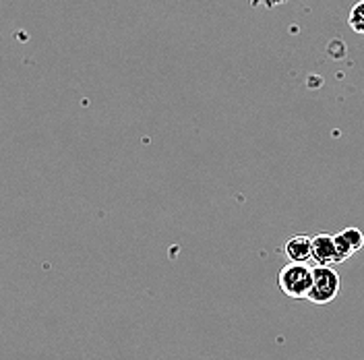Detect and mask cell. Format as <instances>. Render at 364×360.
I'll list each match as a JSON object with an SVG mask.
<instances>
[{
	"instance_id": "obj_1",
	"label": "cell",
	"mask_w": 364,
	"mask_h": 360,
	"mask_svg": "<svg viewBox=\"0 0 364 360\" xmlns=\"http://www.w3.org/2000/svg\"><path fill=\"white\" fill-rule=\"evenodd\" d=\"M313 284V268L309 263H286L277 273V288L294 300H306Z\"/></svg>"
},
{
	"instance_id": "obj_2",
	"label": "cell",
	"mask_w": 364,
	"mask_h": 360,
	"mask_svg": "<svg viewBox=\"0 0 364 360\" xmlns=\"http://www.w3.org/2000/svg\"><path fill=\"white\" fill-rule=\"evenodd\" d=\"M341 290L340 273L333 268H313V284L306 294V300L311 305L325 307L331 305Z\"/></svg>"
},
{
	"instance_id": "obj_3",
	"label": "cell",
	"mask_w": 364,
	"mask_h": 360,
	"mask_svg": "<svg viewBox=\"0 0 364 360\" xmlns=\"http://www.w3.org/2000/svg\"><path fill=\"white\" fill-rule=\"evenodd\" d=\"M333 243H336V265L343 263L348 259H352L358 250L364 248V232L360 228H343L341 232L333 234Z\"/></svg>"
},
{
	"instance_id": "obj_4",
	"label": "cell",
	"mask_w": 364,
	"mask_h": 360,
	"mask_svg": "<svg viewBox=\"0 0 364 360\" xmlns=\"http://www.w3.org/2000/svg\"><path fill=\"white\" fill-rule=\"evenodd\" d=\"M311 240H313L311 261L315 263V268H333L336 265V243H333V234L318 232L315 236H311Z\"/></svg>"
},
{
	"instance_id": "obj_5",
	"label": "cell",
	"mask_w": 364,
	"mask_h": 360,
	"mask_svg": "<svg viewBox=\"0 0 364 360\" xmlns=\"http://www.w3.org/2000/svg\"><path fill=\"white\" fill-rule=\"evenodd\" d=\"M284 253L290 259V263H309L313 253V240L309 234H294L286 240Z\"/></svg>"
},
{
	"instance_id": "obj_6",
	"label": "cell",
	"mask_w": 364,
	"mask_h": 360,
	"mask_svg": "<svg viewBox=\"0 0 364 360\" xmlns=\"http://www.w3.org/2000/svg\"><path fill=\"white\" fill-rule=\"evenodd\" d=\"M348 25L352 31L364 36V0H358L352 9H350V15H348Z\"/></svg>"
}]
</instances>
